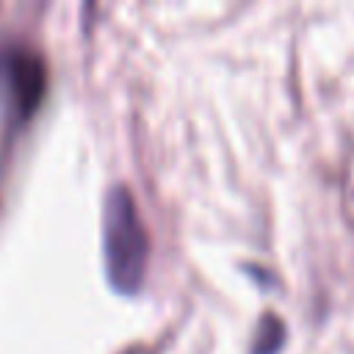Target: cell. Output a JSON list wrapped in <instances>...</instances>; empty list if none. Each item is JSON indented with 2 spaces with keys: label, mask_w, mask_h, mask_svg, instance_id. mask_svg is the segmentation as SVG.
Wrapping results in <instances>:
<instances>
[{
  "label": "cell",
  "mask_w": 354,
  "mask_h": 354,
  "mask_svg": "<svg viewBox=\"0 0 354 354\" xmlns=\"http://www.w3.org/2000/svg\"><path fill=\"white\" fill-rule=\"evenodd\" d=\"M285 340V324L277 315H263L257 324V335L252 343V354H274Z\"/></svg>",
  "instance_id": "cell-3"
},
{
  "label": "cell",
  "mask_w": 354,
  "mask_h": 354,
  "mask_svg": "<svg viewBox=\"0 0 354 354\" xmlns=\"http://www.w3.org/2000/svg\"><path fill=\"white\" fill-rule=\"evenodd\" d=\"M47 86V69L41 55L22 41L0 44V94L14 119H28Z\"/></svg>",
  "instance_id": "cell-2"
},
{
  "label": "cell",
  "mask_w": 354,
  "mask_h": 354,
  "mask_svg": "<svg viewBox=\"0 0 354 354\" xmlns=\"http://www.w3.org/2000/svg\"><path fill=\"white\" fill-rule=\"evenodd\" d=\"M102 249L108 279L116 290H136L147 268V230L141 224L133 194L124 185H113L102 207Z\"/></svg>",
  "instance_id": "cell-1"
}]
</instances>
